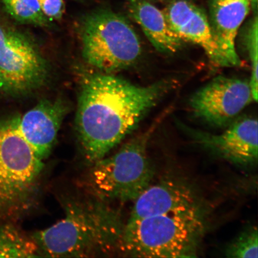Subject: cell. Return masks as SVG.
<instances>
[{
    "instance_id": "15",
    "label": "cell",
    "mask_w": 258,
    "mask_h": 258,
    "mask_svg": "<svg viewBox=\"0 0 258 258\" xmlns=\"http://www.w3.org/2000/svg\"><path fill=\"white\" fill-rule=\"evenodd\" d=\"M40 256L33 238L29 237L15 226H0V257Z\"/></svg>"
},
{
    "instance_id": "6",
    "label": "cell",
    "mask_w": 258,
    "mask_h": 258,
    "mask_svg": "<svg viewBox=\"0 0 258 258\" xmlns=\"http://www.w3.org/2000/svg\"><path fill=\"white\" fill-rule=\"evenodd\" d=\"M43 167L14 119L0 122V221L25 204Z\"/></svg>"
},
{
    "instance_id": "21",
    "label": "cell",
    "mask_w": 258,
    "mask_h": 258,
    "mask_svg": "<svg viewBox=\"0 0 258 258\" xmlns=\"http://www.w3.org/2000/svg\"><path fill=\"white\" fill-rule=\"evenodd\" d=\"M131 1H132V0H131Z\"/></svg>"
},
{
    "instance_id": "7",
    "label": "cell",
    "mask_w": 258,
    "mask_h": 258,
    "mask_svg": "<svg viewBox=\"0 0 258 258\" xmlns=\"http://www.w3.org/2000/svg\"><path fill=\"white\" fill-rule=\"evenodd\" d=\"M49 76L47 60L21 32L0 26V93L27 94L43 86Z\"/></svg>"
},
{
    "instance_id": "14",
    "label": "cell",
    "mask_w": 258,
    "mask_h": 258,
    "mask_svg": "<svg viewBox=\"0 0 258 258\" xmlns=\"http://www.w3.org/2000/svg\"><path fill=\"white\" fill-rule=\"evenodd\" d=\"M130 12L158 51L172 54L182 48L184 41L171 30L163 12L156 6L145 0H132Z\"/></svg>"
},
{
    "instance_id": "3",
    "label": "cell",
    "mask_w": 258,
    "mask_h": 258,
    "mask_svg": "<svg viewBox=\"0 0 258 258\" xmlns=\"http://www.w3.org/2000/svg\"><path fill=\"white\" fill-rule=\"evenodd\" d=\"M205 215L201 206L127 222L118 251L135 257H196Z\"/></svg>"
},
{
    "instance_id": "20",
    "label": "cell",
    "mask_w": 258,
    "mask_h": 258,
    "mask_svg": "<svg viewBox=\"0 0 258 258\" xmlns=\"http://www.w3.org/2000/svg\"><path fill=\"white\" fill-rule=\"evenodd\" d=\"M251 7H252L254 10L257 9V0H250Z\"/></svg>"
},
{
    "instance_id": "1",
    "label": "cell",
    "mask_w": 258,
    "mask_h": 258,
    "mask_svg": "<svg viewBox=\"0 0 258 258\" xmlns=\"http://www.w3.org/2000/svg\"><path fill=\"white\" fill-rule=\"evenodd\" d=\"M173 86L168 80L141 86L109 74L85 76L76 128L86 162L92 164L107 156Z\"/></svg>"
},
{
    "instance_id": "11",
    "label": "cell",
    "mask_w": 258,
    "mask_h": 258,
    "mask_svg": "<svg viewBox=\"0 0 258 258\" xmlns=\"http://www.w3.org/2000/svg\"><path fill=\"white\" fill-rule=\"evenodd\" d=\"M67 112V105L61 99L42 100L14 119L19 133L41 160L50 156Z\"/></svg>"
},
{
    "instance_id": "19",
    "label": "cell",
    "mask_w": 258,
    "mask_h": 258,
    "mask_svg": "<svg viewBox=\"0 0 258 258\" xmlns=\"http://www.w3.org/2000/svg\"><path fill=\"white\" fill-rule=\"evenodd\" d=\"M42 12L48 21L59 20L62 18L66 5L63 0H38Z\"/></svg>"
},
{
    "instance_id": "10",
    "label": "cell",
    "mask_w": 258,
    "mask_h": 258,
    "mask_svg": "<svg viewBox=\"0 0 258 258\" xmlns=\"http://www.w3.org/2000/svg\"><path fill=\"white\" fill-rule=\"evenodd\" d=\"M171 30L183 41L203 48L211 62L218 67H231L213 32L208 16L188 0H173L163 11Z\"/></svg>"
},
{
    "instance_id": "12",
    "label": "cell",
    "mask_w": 258,
    "mask_h": 258,
    "mask_svg": "<svg viewBox=\"0 0 258 258\" xmlns=\"http://www.w3.org/2000/svg\"><path fill=\"white\" fill-rule=\"evenodd\" d=\"M134 202L127 222L202 206L191 186L173 179L150 185Z\"/></svg>"
},
{
    "instance_id": "17",
    "label": "cell",
    "mask_w": 258,
    "mask_h": 258,
    "mask_svg": "<svg viewBox=\"0 0 258 258\" xmlns=\"http://www.w3.org/2000/svg\"><path fill=\"white\" fill-rule=\"evenodd\" d=\"M225 256L235 258L258 257V234L256 227H251L243 232L228 245Z\"/></svg>"
},
{
    "instance_id": "2",
    "label": "cell",
    "mask_w": 258,
    "mask_h": 258,
    "mask_svg": "<svg viewBox=\"0 0 258 258\" xmlns=\"http://www.w3.org/2000/svg\"><path fill=\"white\" fill-rule=\"evenodd\" d=\"M64 206L62 219L31 236L40 256H109L118 251L125 224L118 210L93 196Z\"/></svg>"
},
{
    "instance_id": "9",
    "label": "cell",
    "mask_w": 258,
    "mask_h": 258,
    "mask_svg": "<svg viewBox=\"0 0 258 258\" xmlns=\"http://www.w3.org/2000/svg\"><path fill=\"white\" fill-rule=\"evenodd\" d=\"M197 143L230 162L243 166L257 161V121L247 117L237 120L220 135L185 127Z\"/></svg>"
},
{
    "instance_id": "4",
    "label": "cell",
    "mask_w": 258,
    "mask_h": 258,
    "mask_svg": "<svg viewBox=\"0 0 258 258\" xmlns=\"http://www.w3.org/2000/svg\"><path fill=\"white\" fill-rule=\"evenodd\" d=\"M157 124L91 164L86 183L92 196L108 203L135 201L151 184L155 172L147 146Z\"/></svg>"
},
{
    "instance_id": "13",
    "label": "cell",
    "mask_w": 258,
    "mask_h": 258,
    "mask_svg": "<svg viewBox=\"0 0 258 258\" xmlns=\"http://www.w3.org/2000/svg\"><path fill=\"white\" fill-rule=\"evenodd\" d=\"M251 7L250 0H211L210 3V24L231 67L241 64L235 40L238 29L249 15Z\"/></svg>"
},
{
    "instance_id": "5",
    "label": "cell",
    "mask_w": 258,
    "mask_h": 258,
    "mask_svg": "<svg viewBox=\"0 0 258 258\" xmlns=\"http://www.w3.org/2000/svg\"><path fill=\"white\" fill-rule=\"evenodd\" d=\"M85 62L106 74L127 69L142 53L140 38L122 16L101 9L86 15L80 27Z\"/></svg>"
},
{
    "instance_id": "16",
    "label": "cell",
    "mask_w": 258,
    "mask_h": 258,
    "mask_svg": "<svg viewBox=\"0 0 258 258\" xmlns=\"http://www.w3.org/2000/svg\"><path fill=\"white\" fill-rule=\"evenodd\" d=\"M6 12L22 23L46 26L48 19L42 12L38 0H2Z\"/></svg>"
},
{
    "instance_id": "8",
    "label": "cell",
    "mask_w": 258,
    "mask_h": 258,
    "mask_svg": "<svg viewBox=\"0 0 258 258\" xmlns=\"http://www.w3.org/2000/svg\"><path fill=\"white\" fill-rule=\"evenodd\" d=\"M253 101L249 80L219 76L194 93L189 106L196 117L224 127Z\"/></svg>"
},
{
    "instance_id": "18",
    "label": "cell",
    "mask_w": 258,
    "mask_h": 258,
    "mask_svg": "<svg viewBox=\"0 0 258 258\" xmlns=\"http://www.w3.org/2000/svg\"><path fill=\"white\" fill-rule=\"evenodd\" d=\"M257 16L256 14L250 22L244 35L245 47L249 54L251 64V76L249 80L251 92L254 101L257 100V40L258 28Z\"/></svg>"
}]
</instances>
